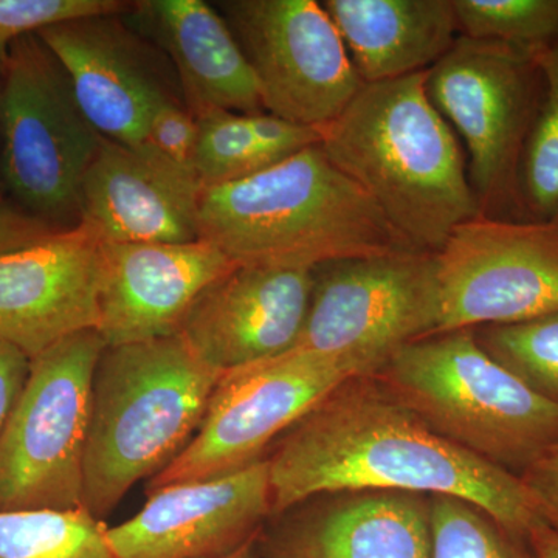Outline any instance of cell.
Wrapping results in <instances>:
<instances>
[{
  "instance_id": "cell-35",
  "label": "cell",
  "mask_w": 558,
  "mask_h": 558,
  "mask_svg": "<svg viewBox=\"0 0 558 558\" xmlns=\"http://www.w3.org/2000/svg\"><path fill=\"white\" fill-rule=\"evenodd\" d=\"M0 116H2V81H0Z\"/></svg>"
},
{
  "instance_id": "cell-32",
  "label": "cell",
  "mask_w": 558,
  "mask_h": 558,
  "mask_svg": "<svg viewBox=\"0 0 558 558\" xmlns=\"http://www.w3.org/2000/svg\"><path fill=\"white\" fill-rule=\"evenodd\" d=\"M31 371V359L13 344L0 340V433Z\"/></svg>"
},
{
  "instance_id": "cell-16",
  "label": "cell",
  "mask_w": 558,
  "mask_h": 558,
  "mask_svg": "<svg viewBox=\"0 0 558 558\" xmlns=\"http://www.w3.org/2000/svg\"><path fill=\"white\" fill-rule=\"evenodd\" d=\"M312 290L314 269L234 266L202 290L179 336L220 373L278 357L299 341Z\"/></svg>"
},
{
  "instance_id": "cell-8",
  "label": "cell",
  "mask_w": 558,
  "mask_h": 558,
  "mask_svg": "<svg viewBox=\"0 0 558 558\" xmlns=\"http://www.w3.org/2000/svg\"><path fill=\"white\" fill-rule=\"evenodd\" d=\"M106 343L84 330L31 360L0 433V512L84 508L92 384Z\"/></svg>"
},
{
  "instance_id": "cell-33",
  "label": "cell",
  "mask_w": 558,
  "mask_h": 558,
  "mask_svg": "<svg viewBox=\"0 0 558 558\" xmlns=\"http://www.w3.org/2000/svg\"><path fill=\"white\" fill-rule=\"evenodd\" d=\"M529 539L539 558H558V534L554 529L539 523L532 529Z\"/></svg>"
},
{
  "instance_id": "cell-22",
  "label": "cell",
  "mask_w": 558,
  "mask_h": 558,
  "mask_svg": "<svg viewBox=\"0 0 558 558\" xmlns=\"http://www.w3.org/2000/svg\"><path fill=\"white\" fill-rule=\"evenodd\" d=\"M86 508L0 512V558H116Z\"/></svg>"
},
{
  "instance_id": "cell-30",
  "label": "cell",
  "mask_w": 558,
  "mask_h": 558,
  "mask_svg": "<svg viewBox=\"0 0 558 558\" xmlns=\"http://www.w3.org/2000/svg\"><path fill=\"white\" fill-rule=\"evenodd\" d=\"M58 230L62 229L36 218L0 190V256L46 240Z\"/></svg>"
},
{
  "instance_id": "cell-10",
  "label": "cell",
  "mask_w": 558,
  "mask_h": 558,
  "mask_svg": "<svg viewBox=\"0 0 558 558\" xmlns=\"http://www.w3.org/2000/svg\"><path fill=\"white\" fill-rule=\"evenodd\" d=\"M363 376L351 363L300 351L227 371L196 436L150 480L146 494L171 484L219 478L263 461L271 442L307 411L344 381Z\"/></svg>"
},
{
  "instance_id": "cell-23",
  "label": "cell",
  "mask_w": 558,
  "mask_h": 558,
  "mask_svg": "<svg viewBox=\"0 0 558 558\" xmlns=\"http://www.w3.org/2000/svg\"><path fill=\"white\" fill-rule=\"evenodd\" d=\"M542 100L521 163V196L531 220L558 219V40L535 50Z\"/></svg>"
},
{
  "instance_id": "cell-31",
  "label": "cell",
  "mask_w": 558,
  "mask_h": 558,
  "mask_svg": "<svg viewBox=\"0 0 558 558\" xmlns=\"http://www.w3.org/2000/svg\"><path fill=\"white\" fill-rule=\"evenodd\" d=\"M543 523L558 534V444L520 475Z\"/></svg>"
},
{
  "instance_id": "cell-25",
  "label": "cell",
  "mask_w": 558,
  "mask_h": 558,
  "mask_svg": "<svg viewBox=\"0 0 558 558\" xmlns=\"http://www.w3.org/2000/svg\"><path fill=\"white\" fill-rule=\"evenodd\" d=\"M196 119L193 171L204 189L238 182L278 163L256 138L248 116L211 109Z\"/></svg>"
},
{
  "instance_id": "cell-7",
  "label": "cell",
  "mask_w": 558,
  "mask_h": 558,
  "mask_svg": "<svg viewBox=\"0 0 558 558\" xmlns=\"http://www.w3.org/2000/svg\"><path fill=\"white\" fill-rule=\"evenodd\" d=\"M535 51L458 36L428 70L429 100L469 154L481 216L524 220L521 163L542 100Z\"/></svg>"
},
{
  "instance_id": "cell-12",
  "label": "cell",
  "mask_w": 558,
  "mask_h": 558,
  "mask_svg": "<svg viewBox=\"0 0 558 558\" xmlns=\"http://www.w3.org/2000/svg\"><path fill=\"white\" fill-rule=\"evenodd\" d=\"M218 10L252 68L266 112L322 130L365 84L322 2L227 0Z\"/></svg>"
},
{
  "instance_id": "cell-17",
  "label": "cell",
  "mask_w": 558,
  "mask_h": 558,
  "mask_svg": "<svg viewBox=\"0 0 558 558\" xmlns=\"http://www.w3.org/2000/svg\"><path fill=\"white\" fill-rule=\"evenodd\" d=\"M202 190L196 172L149 145L102 137L81 185L80 222L106 244L199 241Z\"/></svg>"
},
{
  "instance_id": "cell-27",
  "label": "cell",
  "mask_w": 558,
  "mask_h": 558,
  "mask_svg": "<svg viewBox=\"0 0 558 558\" xmlns=\"http://www.w3.org/2000/svg\"><path fill=\"white\" fill-rule=\"evenodd\" d=\"M459 35L538 50L558 40V0H451Z\"/></svg>"
},
{
  "instance_id": "cell-11",
  "label": "cell",
  "mask_w": 558,
  "mask_h": 558,
  "mask_svg": "<svg viewBox=\"0 0 558 558\" xmlns=\"http://www.w3.org/2000/svg\"><path fill=\"white\" fill-rule=\"evenodd\" d=\"M438 333L515 325L558 311V219L478 216L435 253Z\"/></svg>"
},
{
  "instance_id": "cell-13",
  "label": "cell",
  "mask_w": 558,
  "mask_h": 558,
  "mask_svg": "<svg viewBox=\"0 0 558 558\" xmlns=\"http://www.w3.org/2000/svg\"><path fill=\"white\" fill-rule=\"evenodd\" d=\"M126 13L61 22L38 36L61 62L98 134L137 148L146 145L150 117L160 106L186 101L167 54Z\"/></svg>"
},
{
  "instance_id": "cell-34",
  "label": "cell",
  "mask_w": 558,
  "mask_h": 558,
  "mask_svg": "<svg viewBox=\"0 0 558 558\" xmlns=\"http://www.w3.org/2000/svg\"><path fill=\"white\" fill-rule=\"evenodd\" d=\"M258 538L250 539V542L242 545L240 549L229 554V556L220 558H256V546H258Z\"/></svg>"
},
{
  "instance_id": "cell-28",
  "label": "cell",
  "mask_w": 558,
  "mask_h": 558,
  "mask_svg": "<svg viewBox=\"0 0 558 558\" xmlns=\"http://www.w3.org/2000/svg\"><path fill=\"white\" fill-rule=\"evenodd\" d=\"M134 2L121 0H0V65L14 40L61 22L124 13Z\"/></svg>"
},
{
  "instance_id": "cell-15",
  "label": "cell",
  "mask_w": 558,
  "mask_h": 558,
  "mask_svg": "<svg viewBox=\"0 0 558 558\" xmlns=\"http://www.w3.org/2000/svg\"><path fill=\"white\" fill-rule=\"evenodd\" d=\"M102 241L84 226L0 256V340L28 359L100 325Z\"/></svg>"
},
{
  "instance_id": "cell-3",
  "label": "cell",
  "mask_w": 558,
  "mask_h": 558,
  "mask_svg": "<svg viewBox=\"0 0 558 558\" xmlns=\"http://www.w3.org/2000/svg\"><path fill=\"white\" fill-rule=\"evenodd\" d=\"M199 240L236 266L311 270L416 250L322 143L250 178L202 190Z\"/></svg>"
},
{
  "instance_id": "cell-1",
  "label": "cell",
  "mask_w": 558,
  "mask_h": 558,
  "mask_svg": "<svg viewBox=\"0 0 558 558\" xmlns=\"http://www.w3.org/2000/svg\"><path fill=\"white\" fill-rule=\"evenodd\" d=\"M271 512L348 492L449 495L519 537L543 523L520 476L438 435L374 376L341 384L269 458Z\"/></svg>"
},
{
  "instance_id": "cell-21",
  "label": "cell",
  "mask_w": 558,
  "mask_h": 558,
  "mask_svg": "<svg viewBox=\"0 0 558 558\" xmlns=\"http://www.w3.org/2000/svg\"><path fill=\"white\" fill-rule=\"evenodd\" d=\"M365 84L432 69L458 39L451 0H325Z\"/></svg>"
},
{
  "instance_id": "cell-14",
  "label": "cell",
  "mask_w": 558,
  "mask_h": 558,
  "mask_svg": "<svg viewBox=\"0 0 558 558\" xmlns=\"http://www.w3.org/2000/svg\"><path fill=\"white\" fill-rule=\"evenodd\" d=\"M271 515L266 458L219 478L157 488L106 535L116 558H220L259 537Z\"/></svg>"
},
{
  "instance_id": "cell-24",
  "label": "cell",
  "mask_w": 558,
  "mask_h": 558,
  "mask_svg": "<svg viewBox=\"0 0 558 558\" xmlns=\"http://www.w3.org/2000/svg\"><path fill=\"white\" fill-rule=\"evenodd\" d=\"M432 558H539L531 539L502 527L472 502L429 497Z\"/></svg>"
},
{
  "instance_id": "cell-18",
  "label": "cell",
  "mask_w": 558,
  "mask_h": 558,
  "mask_svg": "<svg viewBox=\"0 0 558 558\" xmlns=\"http://www.w3.org/2000/svg\"><path fill=\"white\" fill-rule=\"evenodd\" d=\"M234 266L216 245L201 240L102 242L98 332L106 347L178 336L202 290Z\"/></svg>"
},
{
  "instance_id": "cell-26",
  "label": "cell",
  "mask_w": 558,
  "mask_h": 558,
  "mask_svg": "<svg viewBox=\"0 0 558 558\" xmlns=\"http://www.w3.org/2000/svg\"><path fill=\"white\" fill-rule=\"evenodd\" d=\"M492 359L542 398L558 403V311L515 325L475 329Z\"/></svg>"
},
{
  "instance_id": "cell-2",
  "label": "cell",
  "mask_w": 558,
  "mask_h": 558,
  "mask_svg": "<svg viewBox=\"0 0 558 558\" xmlns=\"http://www.w3.org/2000/svg\"><path fill=\"white\" fill-rule=\"evenodd\" d=\"M428 70L363 84L319 132L332 163L365 190L392 229L418 252L436 253L481 213L464 150L429 100Z\"/></svg>"
},
{
  "instance_id": "cell-5",
  "label": "cell",
  "mask_w": 558,
  "mask_h": 558,
  "mask_svg": "<svg viewBox=\"0 0 558 558\" xmlns=\"http://www.w3.org/2000/svg\"><path fill=\"white\" fill-rule=\"evenodd\" d=\"M374 377L438 435L513 475L558 444V403L492 359L475 329L407 344Z\"/></svg>"
},
{
  "instance_id": "cell-4",
  "label": "cell",
  "mask_w": 558,
  "mask_h": 558,
  "mask_svg": "<svg viewBox=\"0 0 558 558\" xmlns=\"http://www.w3.org/2000/svg\"><path fill=\"white\" fill-rule=\"evenodd\" d=\"M223 373L179 336L106 347L92 384L84 508L101 520L196 436Z\"/></svg>"
},
{
  "instance_id": "cell-20",
  "label": "cell",
  "mask_w": 558,
  "mask_h": 558,
  "mask_svg": "<svg viewBox=\"0 0 558 558\" xmlns=\"http://www.w3.org/2000/svg\"><path fill=\"white\" fill-rule=\"evenodd\" d=\"M126 16L167 54L194 116L211 109L266 112L252 68L216 7L204 0H145L134 2Z\"/></svg>"
},
{
  "instance_id": "cell-29",
  "label": "cell",
  "mask_w": 558,
  "mask_h": 558,
  "mask_svg": "<svg viewBox=\"0 0 558 558\" xmlns=\"http://www.w3.org/2000/svg\"><path fill=\"white\" fill-rule=\"evenodd\" d=\"M196 140L197 119L185 102H168L150 117L146 145L191 170Z\"/></svg>"
},
{
  "instance_id": "cell-9",
  "label": "cell",
  "mask_w": 558,
  "mask_h": 558,
  "mask_svg": "<svg viewBox=\"0 0 558 558\" xmlns=\"http://www.w3.org/2000/svg\"><path fill=\"white\" fill-rule=\"evenodd\" d=\"M438 329L435 253L409 250L315 267L310 312L290 351L374 376L400 349Z\"/></svg>"
},
{
  "instance_id": "cell-6",
  "label": "cell",
  "mask_w": 558,
  "mask_h": 558,
  "mask_svg": "<svg viewBox=\"0 0 558 558\" xmlns=\"http://www.w3.org/2000/svg\"><path fill=\"white\" fill-rule=\"evenodd\" d=\"M0 178L11 199L51 226L80 222L84 175L101 135L81 110L38 33L11 44L0 65Z\"/></svg>"
},
{
  "instance_id": "cell-19",
  "label": "cell",
  "mask_w": 558,
  "mask_h": 558,
  "mask_svg": "<svg viewBox=\"0 0 558 558\" xmlns=\"http://www.w3.org/2000/svg\"><path fill=\"white\" fill-rule=\"evenodd\" d=\"M301 502L260 532L263 558H432L429 498L348 492Z\"/></svg>"
}]
</instances>
